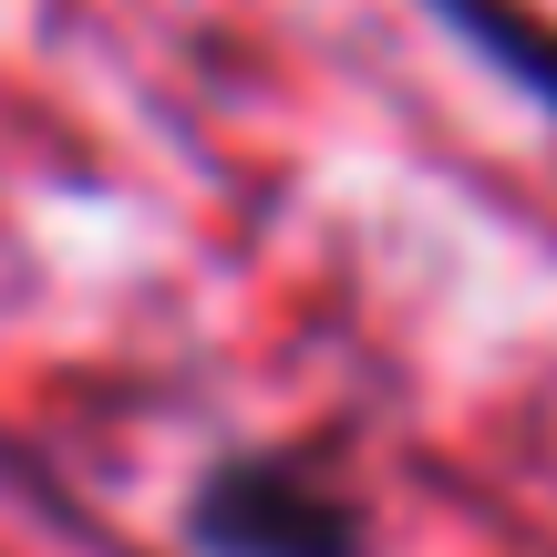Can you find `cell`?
Here are the masks:
<instances>
[{
    "mask_svg": "<svg viewBox=\"0 0 557 557\" xmlns=\"http://www.w3.org/2000/svg\"><path fill=\"white\" fill-rule=\"evenodd\" d=\"M423 11H434L496 83H517L527 103L557 114V21L537 11V0H423Z\"/></svg>",
    "mask_w": 557,
    "mask_h": 557,
    "instance_id": "obj_2",
    "label": "cell"
},
{
    "mask_svg": "<svg viewBox=\"0 0 557 557\" xmlns=\"http://www.w3.org/2000/svg\"><path fill=\"white\" fill-rule=\"evenodd\" d=\"M186 547L197 557H372V517L310 455L238 444L186 485Z\"/></svg>",
    "mask_w": 557,
    "mask_h": 557,
    "instance_id": "obj_1",
    "label": "cell"
}]
</instances>
